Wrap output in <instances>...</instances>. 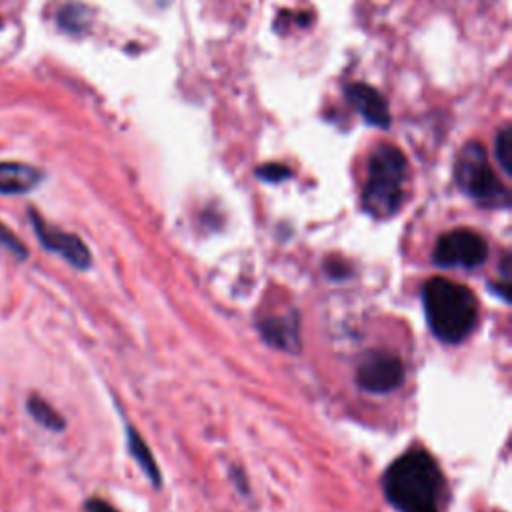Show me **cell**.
<instances>
[{"instance_id": "1", "label": "cell", "mask_w": 512, "mask_h": 512, "mask_svg": "<svg viewBox=\"0 0 512 512\" xmlns=\"http://www.w3.org/2000/svg\"><path fill=\"white\" fill-rule=\"evenodd\" d=\"M384 494L398 512H442L444 476L426 450L398 456L384 472Z\"/></svg>"}, {"instance_id": "2", "label": "cell", "mask_w": 512, "mask_h": 512, "mask_svg": "<svg viewBox=\"0 0 512 512\" xmlns=\"http://www.w3.org/2000/svg\"><path fill=\"white\" fill-rule=\"evenodd\" d=\"M422 304L432 334L448 344L462 342L478 322L474 292L448 278H430L422 286Z\"/></svg>"}, {"instance_id": "3", "label": "cell", "mask_w": 512, "mask_h": 512, "mask_svg": "<svg viewBox=\"0 0 512 512\" xmlns=\"http://www.w3.org/2000/svg\"><path fill=\"white\" fill-rule=\"evenodd\" d=\"M408 178L404 154L390 144L378 146L368 162V178L362 192V204L374 218H390L398 212Z\"/></svg>"}, {"instance_id": "4", "label": "cell", "mask_w": 512, "mask_h": 512, "mask_svg": "<svg viewBox=\"0 0 512 512\" xmlns=\"http://www.w3.org/2000/svg\"><path fill=\"white\" fill-rule=\"evenodd\" d=\"M456 182L482 206L506 208L510 202L508 188L492 172L486 150L478 142H470L462 148L456 160Z\"/></svg>"}, {"instance_id": "5", "label": "cell", "mask_w": 512, "mask_h": 512, "mask_svg": "<svg viewBox=\"0 0 512 512\" xmlns=\"http://www.w3.org/2000/svg\"><path fill=\"white\" fill-rule=\"evenodd\" d=\"M434 262L444 268H476L482 266L488 258L486 240L468 228H456L442 234L436 240Z\"/></svg>"}, {"instance_id": "6", "label": "cell", "mask_w": 512, "mask_h": 512, "mask_svg": "<svg viewBox=\"0 0 512 512\" xmlns=\"http://www.w3.org/2000/svg\"><path fill=\"white\" fill-rule=\"evenodd\" d=\"M356 382L360 388L374 394L392 392L404 382L402 360L392 352L372 350L358 364Z\"/></svg>"}, {"instance_id": "7", "label": "cell", "mask_w": 512, "mask_h": 512, "mask_svg": "<svg viewBox=\"0 0 512 512\" xmlns=\"http://www.w3.org/2000/svg\"><path fill=\"white\" fill-rule=\"evenodd\" d=\"M30 220H32V226H34V232H36L38 240L42 242V246L46 250L58 254L60 258H64L70 266H74L78 270H86L90 266V262H92L90 250L76 234L64 232V230L48 224L34 210H30Z\"/></svg>"}, {"instance_id": "8", "label": "cell", "mask_w": 512, "mask_h": 512, "mask_svg": "<svg viewBox=\"0 0 512 512\" xmlns=\"http://www.w3.org/2000/svg\"><path fill=\"white\" fill-rule=\"evenodd\" d=\"M262 338L284 352H298L300 350V322L296 312H288L282 316H270L260 322Z\"/></svg>"}, {"instance_id": "9", "label": "cell", "mask_w": 512, "mask_h": 512, "mask_svg": "<svg viewBox=\"0 0 512 512\" xmlns=\"http://www.w3.org/2000/svg\"><path fill=\"white\" fill-rule=\"evenodd\" d=\"M346 96L368 124L378 128H388L390 124L388 104L376 88L368 84H352L346 88Z\"/></svg>"}, {"instance_id": "10", "label": "cell", "mask_w": 512, "mask_h": 512, "mask_svg": "<svg viewBox=\"0 0 512 512\" xmlns=\"http://www.w3.org/2000/svg\"><path fill=\"white\" fill-rule=\"evenodd\" d=\"M42 182V170L24 162H0V194H26Z\"/></svg>"}, {"instance_id": "11", "label": "cell", "mask_w": 512, "mask_h": 512, "mask_svg": "<svg viewBox=\"0 0 512 512\" xmlns=\"http://www.w3.org/2000/svg\"><path fill=\"white\" fill-rule=\"evenodd\" d=\"M126 448H128L130 456L136 460V464L140 466V470H142V472L150 478V482L158 488V486L162 484L158 464L154 462L152 452H150V448L146 446V442L142 440V436H140L130 424H126Z\"/></svg>"}, {"instance_id": "12", "label": "cell", "mask_w": 512, "mask_h": 512, "mask_svg": "<svg viewBox=\"0 0 512 512\" xmlns=\"http://www.w3.org/2000/svg\"><path fill=\"white\" fill-rule=\"evenodd\" d=\"M26 410L28 414L46 430L52 432H62L66 428V420L64 416L52 408V404H48L42 396L38 394H30L26 398Z\"/></svg>"}, {"instance_id": "13", "label": "cell", "mask_w": 512, "mask_h": 512, "mask_svg": "<svg viewBox=\"0 0 512 512\" xmlns=\"http://www.w3.org/2000/svg\"><path fill=\"white\" fill-rule=\"evenodd\" d=\"M494 152H496V160H498L500 168L506 174H512V130L510 128H502L496 134Z\"/></svg>"}, {"instance_id": "14", "label": "cell", "mask_w": 512, "mask_h": 512, "mask_svg": "<svg viewBox=\"0 0 512 512\" xmlns=\"http://www.w3.org/2000/svg\"><path fill=\"white\" fill-rule=\"evenodd\" d=\"M0 248H4L6 252H10L16 260H26L28 258V250L22 244V240L0 222Z\"/></svg>"}, {"instance_id": "15", "label": "cell", "mask_w": 512, "mask_h": 512, "mask_svg": "<svg viewBox=\"0 0 512 512\" xmlns=\"http://www.w3.org/2000/svg\"><path fill=\"white\" fill-rule=\"evenodd\" d=\"M256 176L266 180V182H280V180L290 176V170L282 164H264L256 170Z\"/></svg>"}, {"instance_id": "16", "label": "cell", "mask_w": 512, "mask_h": 512, "mask_svg": "<svg viewBox=\"0 0 512 512\" xmlns=\"http://www.w3.org/2000/svg\"><path fill=\"white\" fill-rule=\"evenodd\" d=\"M84 508H86V512H118L112 504H108V502L102 500V498H90V500H86Z\"/></svg>"}]
</instances>
